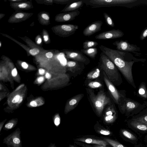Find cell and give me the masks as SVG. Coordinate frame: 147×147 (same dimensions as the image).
<instances>
[{
    "instance_id": "cell-37",
    "label": "cell",
    "mask_w": 147,
    "mask_h": 147,
    "mask_svg": "<svg viewBox=\"0 0 147 147\" xmlns=\"http://www.w3.org/2000/svg\"><path fill=\"white\" fill-rule=\"evenodd\" d=\"M30 105L33 107H36L38 105V104L36 101L34 100H32L30 102Z\"/></svg>"
},
{
    "instance_id": "cell-23",
    "label": "cell",
    "mask_w": 147,
    "mask_h": 147,
    "mask_svg": "<svg viewBox=\"0 0 147 147\" xmlns=\"http://www.w3.org/2000/svg\"><path fill=\"white\" fill-rule=\"evenodd\" d=\"M78 62H79L75 61H69L67 62L66 65L71 71L75 70L79 68L80 65Z\"/></svg>"
},
{
    "instance_id": "cell-43",
    "label": "cell",
    "mask_w": 147,
    "mask_h": 147,
    "mask_svg": "<svg viewBox=\"0 0 147 147\" xmlns=\"http://www.w3.org/2000/svg\"><path fill=\"white\" fill-rule=\"evenodd\" d=\"M38 72L40 75H42L45 74V71L44 69L41 68L38 69Z\"/></svg>"
},
{
    "instance_id": "cell-54",
    "label": "cell",
    "mask_w": 147,
    "mask_h": 147,
    "mask_svg": "<svg viewBox=\"0 0 147 147\" xmlns=\"http://www.w3.org/2000/svg\"><path fill=\"white\" fill-rule=\"evenodd\" d=\"M47 1H50V2H51L52 1V0H47Z\"/></svg>"
},
{
    "instance_id": "cell-31",
    "label": "cell",
    "mask_w": 147,
    "mask_h": 147,
    "mask_svg": "<svg viewBox=\"0 0 147 147\" xmlns=\"http://www.w3.org/2000/svg\"><path fill=\"white\" fill-rule=\"evenodd\" d=\"M40 52V50L37 48H34L30 49L29 51L30 53L32 55L34 56L38 54Z\"/></svg>"
},
{
    "instance_id": "cell-18",
    "label": "cell",
    "mask_w": 147,
    "mask_h": 147,
    "mask_svg": "<svg viewBox=\"0 0 147 147\" xmlns=\"http://www.w3.org/2000/svg\"><path fill=\"white\" fill-rule=\"evenodd\" d=\"M131 119L147 125V113L144 109L138 115L133 117Z\"/></svg>"
},
{
    "instance_id": "cell-15",
    "label": "cell",
    "mask_w": 147,
    "mask_h": 147,
    "mask_svg": "<svg viewBox=\"0 0 147 147\" xmlns=\"http://www.w3.org/2000/svg\"><path fill=\"white\" fill-rule=\"evenodd\" d=\"M83 94H78L71 98L67 105L65 111L68 113L73 110L84 96Z\"/></svg>"
},
{
    "instance_id": "cell-4",
    "label": "cell",
    "mask_w": 147,
    "mask_h": 147,
    "mask_svg": "<svg viewBox=\"0 0 147 147\" xmlns=\"http://www.w3.org/2000/svg\"><path fill=\"white\" fill-rule=\"evenodd\" d=\"M103 74L104 80L106 86L112 98L115 103L117 105L119 109L121 112L126 97V91L125 90H118L109 79L104 71L103 72Z\"/></svg>"
},
{
    "instance_id": "cell-36",
    "label": "cell",
    "mask_w": 147,
    "mask_h": 147,
    "mask_svg": "<svg viewBox=\"0 0 147 147\" xmlns=\"http://www.w3.org/2000/svg\"><path fill=\"white\" fill-rule=\"evenodd\" d=\"M18 72L17 69L16 68L13 69L11 72V74L13 77H16L17 75Z\"/></svg>"
},
{
    "instance_id": "cell-6",
    "label": "cell",
    "mask_w": 147,
    "mask_h": 147,
    "mask_svg": "<svg viewBox=\"0 0 147 147\" xmlns=\"http://www.w3.org/2000/svg\"><path fill=\"white\" fill-rule=\"evenodd\" d=\"M84 3L91 8L110 7L134 2L137 0H83Z\"/></svg>"
},
{
    "instance_id": "cell-12",
    "label": "cell",
    "mask_w": 147,
    "mask_h": 147,
    "mask_svg": "<svg viewBox=\"0 0 147 147\" xmlns=\"http://www.w3.org/2000/svg\"><path fill=\"white\" fill-rule=\"evenodd\" d=\"M117 117V112L115 106L111 104L105 110L104 116V120L106 123H108L113 122Z\"/></svg>"
},
{
    "instance_id": "cell-25",
    "label": "cell",
    "mask_w": 147,
    "mask_h": 147,
    "mask_svg": "<svg viewBox=\"0 0 147 147\" xmlns=\"http://www.w3.org/2000/svg\"><path fill=\"white\" fill-rule=\"evenodd\" d=\"M103 140L113 147H126L117 141L111 139L104 138Z\"/></svg>"
},
{
    "instance_id": "cell-39",
    "label": "cell",
    "mask_w": 147,
    "mask_h": 147,
    "mask_svg": "<svg viewBox=\"0 0 147 147\" xmlns=\"http://www.w3.org/2000/svg\"><path fill=\"white\" fill-rule=\"evenodd\" d=\"M42 17L44 19L46 20H49V16L46 13H43L41 15Z\"/></svg>"
},
{
    "instance_id": "cell-41",
    "label": "cell",
    "mask_w": 147,
    "mask_h": 147,
    "mask_svg": "<svg viewBox=\"0 0 147 147\" xmlns=\"http://www.w3.org/2000/svg\"><path fill=\"white\" fill-rule=\"evenodd\" d=\"M27 6V4L26 3H22L19 4L18 5V7L21 8H26Z\"/></svg>"
},
{
    "instance_id": "cell-47",
    "label": "cell",
    "mask_w": 147,
    "mask_h": 147,
    "mask_svg": "<svg viewBox=\"0 0 147 147\" xmlns=\"http://www.w3.org/2000/svg\"><path fill=\"white\" fill-rule=\"evenodd\" d=\"M43 38L44 39V40L45 42L47 41L49 39L48 37V36L47 35H44L43 36Z\"/></svg>"
},
{
    "instance_id": "cell-44",
    "label": "cell",
    "mask_w": 147,
    "mask_h": 147,
    "mask_svg": "<svg viewBox=\"0 0 147 147\" xmlns=\"http://www.w3.org/2000/svg\"><path fill=\"white\" fill-rule=\"evenodd\" d=\"M45 77L47 79H49L51 78V76L49 73L47 72L45 74Z\"/></svg>"
},
{
    "instance_id": "cell-51",
    "label": "cell",
    "mask_w": 147,
    "mask_h": 147,
    "mask_svg": "<svg viewBox=\"0 0 147 147\" xmlns=\"http://www.w3.org/2000/svg\"><path fill=\"white\" fill-rule=\"evenodd\" d=\"M23 100V98L21 96L20 97L19 100L18 102H17L19 104L21 103Z\"/></svg>"
},
{
    "instance_id": "cell-10",
    "label": "cell",
    "mask_w": 147,
    "mask_h": 147,
    "mask_svg": "<svg viewBox=\"0 0 147 147\" xmlns=\"http://www.w3.org/2000/svg\"><path fill=\"white\" fill-rule=\"evenodd\" d=\"M123 32L119 29H113L102 32L96 35L95 38L99 40L113 39L123 37Z\"/></svg>"
},
{
    "instance_id": "cell-9",
    "label": "cell",
    "mask_w": 147,
    "mask_h": 147,
    "mask_svg": "<svg viewBox=\"0 0 147 147\" xmlns=\"http://www.w3.org/2000/svg\"><path fill=\"white\" fill-rule=\"evenodd\" d=\"M66 57L69 59L85 63L90 62L89 59L80 51L73 49H68L64 51Z\"/></svg>"
},
{
    "instance_id": "cell-11",
    "label": "cell",
    "mask_w": 147,
    "mask_h": 147,
    "mask_svg": "<svg viewBox=\"0 0 147 147\" xmlns=\"http://www.w3.org/2000/svg\"><path fill=\"white\" fill-rule=\"evenodd\" d=\"M103 22L101 20H97L87 26L83 30V34L85 36H89L99 31L101 29Z\"/></svg>"
},
{
    "instance_id": "cell-24",
    "label": "cell",
    "mask_w": 147,
    "mask_h": 147,
    "mask_svg": "<svg viewBox=\"0 0 147 147\" xmlns=\"http://www.w3.org/2000/svg\"><path fill=\"white\" fill-rule=\"evenodd\" d=\"M17 121L16 120H11L5 124L3 129L8 131L14 128L16 125Z\"/></svg>"
},
{
    "instance_id": "cell-52",
    "label": "cell",
    "mask_w": 147,
    "mask_h": 147,
    "mask_svg": "<svg viewBox=\"0 0 147 147\" xmlns=\"http://www.w3.org/2000/svg\"><path fill=\"white\" fill-rule=\"evenodd\" d=\"M93 147H106L105 146H102L96 145V144H94L92 146Z\"/></svg>"
},
{
    "instance_id": "cell-2",
    "label": "cell",
    "mask_w": 147,
    "mask_h": 147,
    "mask_svg": "<svg viewBox=\"0 0 147 147\" xmlns=\"http://www.w3.org/2000/svg\"><path fill=\"white\" fill-rule=\"evenodd\" d=\"M99 65L109 79L115 85L121 84L123 82L117 68L111 59L103 53L100 55Z\"/></svg>"
},
{
    "instance_id": "cell-19",
    "label": "cell",
    "mask_w": 147,
    "mask_h": 147,
    "mask_svg": "<svg viewBox=\"0 0 147 147\" xmlns=\"http://www.w3.org/2000/svg\"><path fill=\"white\" fill-rule=\"evenodd\" d=\"M93 59H94L98 53V49L96 48H92L87 49H82L80 51Z\"/></svg>"
},
{
    "instance_id": "cell-20",
    "label": "cell",
    "mask_w": 147,
    "mask_h": 147,
    "mask_svg": "<svg viewBox=\"0 0 147 147\" xmlns=\"http://www.w3.org/2000/svg\"><path fill=\"white\" fill-rule=\"evenodd\" d=\"M130 125L133 127L142 131H147V125L139 121L132 120L130 121Z\"/></svg>"
},
{
    "instance_id": "cell-29",
    "label": "cell",
    "mask_w": 147,
    "mask_h": 147,
    "mask_svg": "<svg viewBox=\"0 0 147 147\" xmlns=\"http://www.w3.org/2000/svg\"><path fill=\"white\" fill-rule=\"evenodd\" d=\"M100 128V129H98V130H96L98 133L105 136L110 135L111 134V133L110 131L104 129Z\"/></svg>"
},
{
    "instance_id": "cell-17",
    "label": "cell",
    "mask_w": 147,
    "mask_h": 147,
    "mask_svg": "<svg viewBox=\"0 0 147 147\" xmlns=\"http://www.w3.org/2000/svg\"><path fill=\"white\" fill-rule=\"evenodd\" d=\"M84 3L82 0L78 1L69 4L64 9L66 11H72L80 8Z\"/></svg>"
},
{
    "instance_id": "cell-38",
    "label": "cell",
    "mask_w": 147,
    "mask_h": 147,
    "mask_svg": "<svg viewBox=\"0 0 147 147\" xmlns=\"http://www.w3.org/2000/svg\"><path fill=\"white\" fill-rule=\"evenodd\" d=\"M44 80V78L43 76H40L37 79V81L38 83H41Z\"/></svg>"
},
{
    "instance_id": "cell-1",
    "label": "cell",
    "mask_w": 147,
    "mask_h": 147,
    "mask_svg": "<svg viewBox=\"0 0 147 147\" xmlns=\"http://www.w3.org/2000/svg\"><path fill=\"white\" fill-rule=\"evenodd\" d=\"M99 48L113 63L128 82L136 88L132 74V67L134 63L140 61V59L128 61L136 58L132 55L126 60L125 57L127 52L112 49L102 45L99 46Z\"/></svg>"
},
{
    "instance_id": "cell-46",
    "label": "cell",
    "mask_w": 147,
    "mask_h": 147,
    "mask_svg": "<svg viewBox=\"0 0 147 147\" xmlns=\"http://www.w3.org/2000/svg\"><path fill=\"white\" fill-rule=\"evenodd\" d=\"M144 103L145 104L146 107V108L144 109L146 112L147 113V100L145 101L144 102Z\"/></svg>"
},
{
    "instance_id": "cell-34",
    "label": "cell",
    "mask_w": 147,
    "mask_h": 147,
    "mask_svg": "<svg viewBox=\"0 0 147 147\" xmlns=\"http://www.w3.org/2000/svg\"><path fill=\"white\" fill-rule=\"evenodd\" d=\"M20 97L19 95L16 96L12 99V102L13 103H17L19 100Z\"/></svg>"
},
{
    "instance_id": "cell-33",
    "label": "cell",
    "mask_w": 147,
    "mask_h": 147,
    "mask_svg": "<svg viewBox=\"0 0 147 147\" xmlns=\"http://www.w3.org/2000/svg\"><path fill=\"white\" fill-rule=\"evenodd\" d=\"M54 122L56 127H57L59 126L60 123V119L59 115H57V116L55 117Z\"/></svg>"
},
{
    "instance_id": "cell-16",
    "label": "cell",
    "mask_w": 147,
    "mask_h": 147,
    "mask_svg": "<svg viewBox=\"0 0 147 147\" xmlns=\"http://www.w3.org/2000/svg\"><path fill=\"white\" fill-rule=\"evenodd\" d=\"M138 96L143 100H147V88L146 83L142 82L140 85L137 92Z\"/></svg>"
},
{
    "instance_id": "cell-42",
    "label": "cell",
    "mask_w": 147,
    "mask_h": 147,
    "mask_svg": "<svg viewBox=\"0 0 147 147\" xmlns=\"http://www.w3.org/2000/svg\"><path fill=\"white\" fill-rule=\"evenodd\" d=\"M21 65L23 68L25 69H27L28 66V65L25 62H22Z\"/></svg>"
},
{
    "instance_id": "cell-35",
    "label": "cell",
    "mask_w": 147,
    "mask_h": 147,
    "mask_svg": "<svg viewBox=\"0 0 147 147\" xmlns=\"http://www.w3.org/2000/svg\"><path fill=\"white\" fill-rule=\"evenodd\" d=\"M24 16V14L22 13H19L16 14L15 15V17L17 18H21Z\"/></svg>"
},
{
    "instance_id": "cell-8",
    "label": "cell",
    "mask_w": 147,
    "mask_h": 147,
    "mask_svg": "<svg viewBox=\"0 0 147 147\" xmlns=\"http://www.w3.org/2000/svg\"><path fill=\"white\" fill-rule=\"evenodd\" d=\"M112 44L116 46L117 50L129 52L138 55H140L137 52L140 51V48L136 45L130 43L127 40H117Z\"/></svg>"
},
{
    "instance_id": "cell-13",
    "label": "cell",
    "mask_w": 147,
    "mask_h": 147,
    "mask_svg": "<svg viewBox=\"0 0 147 147\" xmlns=\"http://www.w3.org/2000/svg\"><path fill=\"white\" fill-rule=\"evenodd\" d=\"M74 140L87 144H93L105 146L109 145V144L103 140L93 138L82 137L76 138Z\"/></svg>"
},
{
    "instance_id": "cell-50",
    "label": "cell",
    "mask_w": 147,
    "mask_h": 147,
    "mask_svg": "<svg viewBox=\"0 0 147 147\" xmlns=\"http://www.w3.org/2000/svg\"><path fill=\"white\" fill-rule=\"evenodd\" d=\"M36 42L38 44H40L42 42V39L40 38H38Z\"/></svg>"
},
{
    "instance_id": "cell-49",
    "label": "cell",
    "mask_w": 147,
    "mask_h": 147,
    "mask_svg": "<svg viewBox=\"0 0 147 147\" xmlns=\"http://www.w3.org/2000/svg\"><path fill=\"white\" fill-rule=\"evenodd\" d=\"M24 84H22L20 85V86H19L17 88H16V91H17L18 90H19V89H20V88H22L23 87H24Z\"/></svg>"
},
{
    "instance_id": "cell-22",
    "label": "cell",
    "mask_w": 147,
    "mask_h": 147,
    "mask_svg": "<svg viewBox=\"0 0 147 147\" xmlns=\"http://www.w3.org/2000/svg\"><path fill=\"white\" fill-rule=\"evenodd\" d=\"M100 71L98 68H96L89 73L87 78L89 80H93L98 78L100 76Z\"/></svg>"
},
{
    "instance_id": "cell-7",
    "label": "cell",
    "mask_w": 147,
    "mask_h": 147,
    "mask_svg": "<svg viewBox=\"0 0 147 147\" xmlns=\"http://www.w3.org/2000/svg\"><path fill=\"white\" fill-rule=\"evenodd\" d=\"M3 143L8 147H22L21 131L18 127L14 131L4 138Z\"/></svg>"
},
{
    "instance_id": "cell-21",
    "label": "cell",
    "mask_w": 147,
    "mask_h": 147,
    "mask_svg": "<svg viewBox=\"0 0 147 147\" xmlns=\"http://www.w3.org/2000/svg\"><path fill=\"white\" fill-rule=\"evenodd\" d=\"M98 45V43L96 41L86 40L83 43V47L84 49H87L94 48Z\"/></svg>"
},
{
    "instance_id": "cell-27",
    "label": "cell",
    "mask_w": 147,
    "mask_h": 147,
    "mask_svg": "<svg viewBox=\"0 0 147 147\" xmlns=\"http://www.w3.org/2000/svg\"><path fill=\"white\" fill-rule=\"evenodd\" d=\"M121 132L124 136L130 140H133L136 139V138L134 135L126 130L122 129Z\"/></svg>"
},
{
    "instance_id": "cell-3",
    "label": "cell",
    "mask_w": 147,
    "mask_h": 147,
    "mask_svg": "<svg viewBox=\"0 0 147 147\" xmlns=\"http://www.w3.org/2000/svg\"><path fill=\"white\" fill-rule=\"evenodd\" d=\"M87 91L96 114L97 116H100L105 106L111 104L110 98L102 90H100L96 94L90 88L87 89Z\"/></svg>"
},
{
    "instance_id": "cell-14",
    "label": "cell",
    "mask_w": 147,
    "mask_h": 147,
    "mask_svg": "<svg viewBox=\"0 0 147 147\" xmlns=\"http://www.w3.org/2000/svg\"><path fill=\"white\" fill-rule=\"evenodd\" d=\"M62 35L65 37H68L73 35L79 28V26L72 24H63L60 27Z\"/></svg>"
},
{
    "instance_id": "cell-5",
    "label": "cell",
    "mask_w": 147,
    "mask_h": 147,
    "mask_svg": "<svg viewBox=\"0 0 147 147\" xmlns=\"http://www.w3.org/2000/svg\"><path fill=\"white\" fill-rule=\"evenodd\" d=\"M146 107L145 104H141L139 102L126 97L124 105L121 112L125 114L127 117L137 114Z\"/></svg>"
},
{
    "instance_id": "cell-48",
    "label": "cell",
    "mask_w": 147,
    "mask_h": 147,
    "mask_svg": "<svg viewBox=\"0 0 147 147\" xmlns=\"http://www.w3.org/2000/svg\"><path fill=\"white\" fill-rule=\"evenodd\" d=\"M47 147H56V146L55 144L51 143Z\"/></svg>"
},
{
    "instance_id": "cell-32",
    "label": "cell",
    "mask_w": 147,
    "mask_h": 147,
    "mask_svg": "<svg viewBox=\"0 0 147 147\" xmlns=\"http://www.w3.org/2000/svg\"><path fill=\"white\" fill-rule=\"evenodd\" d=\"M74 142L76 144L81 146L82 147H93L92 146L90 145L89 144H87L82 142L75 141Z\"/></svg>"
},
{
    "instance_id": "cell-28",
    "label": "cell",
    "mask_w": 147,
    "mask_h": 147,
    "mask_svg": "<svg viewBox=\"0 0 147 147\" xmlns=\"http://www.w3.org/2000/svg\"><path fill=\"white\" fill-rule=\"evenodd\" d=\"M88 86L92 88H97L101 87L102 84L98 81L90 82L88 84Z\"/></svg>"
},
{
    "instance_id": "cell-45",
    "label": "cell",
    "mask_w": 147,
    "mask_h": 147,
    "mask_svg": "<svg viewBox=\"0 0 147 147\" xmlns=\"http://www.w3.org/2000/svg\"><path fill=\"white\" fill-rule=\"evenodd\" d=\"M5 122V121H3L0 123V133L1 132L2 129L3 127Z\"/></svg>"
},
{
    "instance_id": "cell-40",
    "label": "cell",
    "mask_w": 147,
    "mask_h": 147,
    "mask_svg": "<svg viewBox=\"0 0 147 147\" xmlns=\"http://www.w3.org/2000/svg\"><path fill=\"white\" fill-rule=\"evenodd\" d=\"M46 57L48 58H51L53 56V54L51 52H48L46 54Z\"/></svg>"
},
{
    "instance_id": "cell-55",
    "label": "cell",
    "mask_w": 147,
    "mask_h": 147,
    "mask_svg": "<svg viewBox=\"0 0 147 147\" xmlns=\"http://www.w3.org/2000/svg\"><path fill=\"white\" fill-rule=\"evenodd\" d=\"M1 43H0V47H1Z\"/></svg>"
},
{
    "instance_id": "cell-30",
    "label": "cell",
    "mask_w": 147,
    "mask_h": 147,
    "mask_svg": "<svg viewBox=\"0 0 147 147\" xmlns=\"http://www.w3.org/2000/svg\"><path fill=\"white\" fill-rule=\"evenodd\" d=\"M147 37V27L144 29L142 32L140 38L141 40H142Z\"/></svg>"
},
{
    "instance_id": "cell-53",
    "label": "cell",
    "mask_w": 147,
    "mask_h": 147,
    "mask_svg": "<svg viewBox=\"0 0 147 147\" xmlns=\"http://www.w3.org/2000/svg\"><path fill=\"white\" fill-rule=\"evenodd\" d=\"M69 147H76L74 146L73 145H71V144H69Z\"/></svg>"
},
{
    "instance_id": "cell-26",
    "label": "cell",
    "mask_w": 147,
    "mask_h": 147,
    "mask_svg": "<svg viewBox=\"0 0 147 147\" xmlns=\"http://www.w3.org/2000/svg\"><path fill=\"white\" fill-rule=\"evenodd\" d=\"M103 16L106 23L109 26L111 27L115 26L114 23L112 18L109 14L104 12Z\"/></svg>"
}]
</instances>
